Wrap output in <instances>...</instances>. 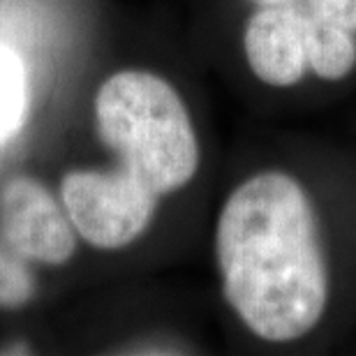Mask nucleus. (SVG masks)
Wrapping results in <instances>:
<instances>
[{
	"label": "nucleus",
	"instance_id": "f257e3e1",
	"mask_svg": "<svg viewBox=\"0 0 356 356\" xmlns=\"http://www.w3.org/2000/svg\"><path fill=\"white\" fill-rule=\"evenodd\" d=\"M222 296L264 345H301L336 303V254L324 204L301 174L264 167L245 176L218 213Z\"/></svg>",
	"mask_w": 356,
	"mask_h": 356
},
{
	"label": "nucleus",
	"instance_id": "f03ea898",
	"mask_svg": "<svg viewBox=\"0 0 356 356\" xmlns=\"http://www.w3.org/2000/svg\"><path fill=\"white\" fill-rule=\"evenodd\" d=\"M97 132L116 158L106 169L155 206L183 190L202 165L190 111L165 76L148 70H120L95 97Z\"/></svg>",
	"mask_w": 356,
	"mask_h": 356
},
{
	"label": "nucleus",
	"instance_id": "7ed1b4c3",
	"mask_svg": "<svg viewBox=\"0 0 356 356\" xmlns=\"http://www.w3.org/2000/svg\"><path fill=\"white\" fill-rule=\"evenodd\" d=\"M243 58L261 86H338L356 74V0H248Z\"/></svg>",
	"mask_w": 356,
	"mask_h": 356
},
{
	"label": "nucleus",
	"instance_id": "20e7f679",
	"mask_svg": "<svg viewBox=\"0 0 356 356\" xmlns=\"http://www.w3.org/2000/svg\"><path fill=\"white\" fill-rule=\"evenodd\" d=\"M60 197L67 218L90 245L120 250L151 227L158 206L125 188L106 169H83L63 178Z\"/></svg>",
	"mask_w": 356,
	"mask_h": 356
},
{
	"label": "nucleus",
	"instance_id": "39448f33",
	"mask_svg": "<svg viewBox=\"0 0 356 356\" xmlns=\"http://www.w3.org/2000/svg\"><path fill=\"white\" fill-rule=\"evenodd\" d=\"M0 232L14 252L42 264H63L76 245L72 220L33 178H12L0 192Z\"/></svg>",
	"mask_w": 356,
	"mask_h": 356
},
{
	"label": "nucleus",
	"instance_id": "423d86ee",
	"mask_svg": "<svg viewBox=\"0 0 356 356\" xmlns=\"http://www.w3.org/2000/svg\"><path fill=\"white\" fill-rule=\"evenodd\" d=\"M24 63L10 47L0 44V146L7 144L24 123L28 90Z\"/></svg>",
	"mask_w": 356,
	"mask_h": 356
},
{
	"label": "nucleus",
	"instance_id": "0eeeda50",
	"mask_svg": "<svg viewBox=\"0 0 356 356\" xmlns=\"http://www.w3.org/2000/svg\"><path fill=\"white\" fill-rule=\"evenodd\" d=\"M35 294V280L24 257L10 245H0V308L14 310L26 305Z\"/></svg>",
	"mask_w": 356,
	"mask_h": 356
}]
</instances>
